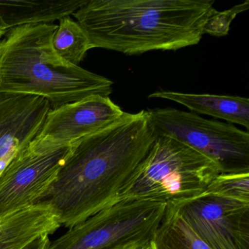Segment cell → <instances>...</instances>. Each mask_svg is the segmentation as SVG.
<instances>
[{
  "label": "cell",
  "mask_w": 249,
  "mask_h": 249,
  "mask_svg": "<svg viewBox=\"0 0 249 249\" xmlns=\"http://www.w3.org/2000/svg\"><path fill=\"white\" fill-rule=\"evenodd\" d=\"M167 206L161 201L120 199L70 227L53 241L43 240L37 249H110L131 243L149 245Z\"/></svg>",
  "instance_id": "5"
},
{
  "label": "cell",
  "mask_w": 249,
  "mask_h": 249,
  "mask_svg": "<svg viewBox=\"0 0 249 249\" xmlns=\"http://www.w3.org/2000/svg\"><path fill=\"white\" fill-rule=\"evenodd\" d=\"M5 33H6V32L0 29V39L2 38V37L5 36Z\"/></svg>",
  "instance_id": "19"
},
{
  "label": "cell",
  "mask_w": 249,
  "mask_h": 249,
  "mask_svg": "<svg viewBox=\"0 0 249 249\" xmlns=\"http://www.w3.org/2000/svg\"><path fill=\"white\" fill-rule=\"evenodd\" d=\"M249 8V1L235 5L227 11H219L215 10L208 18L203 27V33L215 37L227 36L230 31V24L234 18L240 13L247 11Z\"/></svg>",
  "instance_id": "17"
},
{
  "label": "cell",
  "mask_w": 249,
  "mask_h": 249,
  "mask_svg": "<svg viewBox=\"0 0 249 249\" xmlns=\"http://www.w3.org/2000/svg\"><path fill=\"white\" fill-rule=\"evenodd\" d=\"M51 109L38 96L0 94V174L36 139Z\"/></svg>",
  "instance_id": "10"
},
{
  "label": "cell",
  "mask_w": 249,
  "mask_h": 249,
  "mask_svg": "<svg viewBox=\"0 0 249 249\" xmlns=\"http://www.w3.org/2000/svg\"><path fill=\"white\" fill-rule=\"evenodd\" d=\"M148 98L164 99L178 103L192 113L208 115L230 124L249 128V100L237 96L187 94L172 91H157Z\"/></svg>",
  "instance_id": "13"
},
{
  "label": "cell",
  "mask_w": 249,
  "mask_h": 249,
  "mask_svg": "<svg viewBox=\"0 0 249 249\" xmlns=\"http://www.w3.org/2000/svg\"><path fill=\"white\" fill-rule=\"evenodd\" d=\"M88 0H0V29L53 24L71 17Z\"/></svg>",
  "instance_id": "12"
},
{
  "label": "cell",
  "mask_w": 249,
  "mask_h": 249,
  "mask_svg": "<svg viewBox=\"0 0 249 249\" xmlns=\"http://www.w3.org/2000/svg\"><path fill=\"white\" fill-rule=\"evenodd\" d=\"M72 150L29 145L0 174V218L36 205L50 187Z\"/></svg>",
  "instance_id": "8"
},
{
  "label": "cell",
  "mask_w": 249,
  "mask_h": 249,
  "mask_svg": "<svg viewBox=\"0 0 249 249\" xmlns=\"http://www.w3.org/2000/svg\"><path fill=\"white\" fill-rule=\"evenodd\" d=\"M110 249H149V245L131 243V244L124 245V246H116Z\"/></svg>",
  "instance_id": "18"
},
{
  "label": "cell",
  "mask_w": 249,
  "mask_h": 249,
  "mask_svg": "<svg viewBox=\"0 0 249 249\" xmlns=\"http://www.w3.org/2000/svg\"><path fill=\"white\" fill-rule=\"evenodd\" d=\"M57 25L28 24L0 39V94L38 96L52 108L90 96L109 97L113 82L61 59L52 46Z\"/></svg>",
  "instance_id": "3"
},
{
  "label": "cell",
  "mask_w": 249,
  "mask_h": 249,
  "mask_svg": "<svg viewBox=\"0 0 249 249\" xmlns=\"http://www.w3.org/2000/svg\"><path fill=\"white\" fill-rule=\"evenodd\" d=\"M214 0H88L72 16L91 49L126 55L198 44Z\"/></svg>",
  "instance_id": "2"
},
{
  "label": "cell",
  "mask_w": 249,
  "mask_h": 249,
  "mask_svg": "<svg viewBox=\"0 0 249 249\" xmlns=\"http://www.w3.org/2000/svg\"><path fill=\"white\" fill-rule=\"evenodd\" d=\"M149 249H211L183 221L175 207L167 204L160 227L149 243Z\"/></svg>",
  "instance_id": "14"
},
{
  "label": "cell",
  "mask_w": 249,
  "mask_h": 249,
  "mask_svg": "<svg viewBox=\"0 0 249 249\" xmlns=\"http://www.w3.org/2000/svg\"><path fill=\"white\" fill-rule=\"evenodd\" d=\"M205 192L249 202V173H220Z\"/></svg>",
  "instance_id": "16"
},
{
  "label": "cell",
  "mask_w": 249,
  "mask_h": 249,
  "mask_svg": "<svg viewBox=\"0 0 249 249\" xmlns=\"http://www.w3.org/2000/svg\"><path fill=\"white\" fill-rule=\"evenodd\" d=\"M155 138L147 110L124 113L110 126L72 145L56 179L37 204L49 205L61 226L68 228L114 205Z\"/></svg>",
  "instance_id": "1"
},
{
  "label": "cell",
  "mask_w": 249,
  "mask_h": 249,
  "mask_svg": "<svg viewBox=\"0 0 249 249\" xmlns=\"http://www.w3.org/2000/svg\"><path fill=\"white\" fill-rule=\"evenodd\" d=\"M221 173L206 156L166 136H156L142 162L122 192L120 199L167 203L198 196Z\"/></svg>",
  "instance_id": "4"
},
{
  "label": "cell",
  "mask_w": 249,
  "mask_h": 249,
  "mask_svg": "<svg viewBox=\"0 0 249 249\" xmlns=\"http://www.w3.org/2000/svg\"><path fill=\"white\" fill-rule=\"evenodd\" d=\"M170 204L211 249H249V202L205 192Z\"/></svg>",
  "instance_id": "7"
},
{
  "label": "cell",
  "mask_w": 249,
  "mask_h": 249,
  "mask_svg": "<svg viewBox=\"0 0 249 249\" xmlns=\"http://www.w3.org/2000/svg\"><path fill=\"white\" fill-rule=\"evenodd\" d=\"M60 227L49 205L36 204L0 218V249H36Z\"/></svg>",
  "instance_id": "11"
},
{
  "label": "cell",
  "mask_w": 249,
  "mask_h": 249,
  "mask_svg": "<svg viewBox=\"0 0 249 249\" xmlns=\"http://www.w3.org/2000/svg\"><path fill=\"white\" fill-rule=\"evenodd\" d=\"M147 111L155 136L173 138L206 156L221 173H249V132L176 108Z\"/></svg>",
  "instance_id": "6"
},
{
  "label": "cell",
  "mask_w": 249,
  "mask_h": 249,
  "mask_svg": "<svg viewBox=\"0 0 249 249\" xmlns=\"http://www.w3.org/2000/svg\"><path fill=\"white\" fill-rule=\"evenodd\" d=\"M124 113L110 97L101 95L90 96L52 108L30 145L44 150L72 145L110 126Z\"/></svg>",
  "instance_id": "9"
},
{
  "label": "cell",
  "mask_w": 249,
  "mask_h": 249,
  "mask_svg": "<svg viewBox=\"0 0 249 249\" xmlns=\"http://www.w3.org/2000/svg\"><path fill=\"white\" fill-rule=\"evenodd\" d=\"M52 37L56 54L68 64L79 66L91 49L89 40L79 24L71 17L59 20Z\"/></svg>",
  "instance_id": "15"
}]
</instances>
